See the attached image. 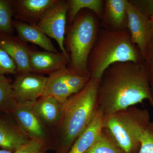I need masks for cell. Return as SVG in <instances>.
<instances>
[{
    "label": "cell",
    "instance_id": "ac0fdd59",
    "mask_svg": "<svg viewBox=\"0 0 153 153\" xmlns=\"http://www.w3.org/2000/svg\"><path fill=\"white\" fill-rule=\"evenodd\" d=\"M67 68V67L49 74L43 96H52L63 104L74 94L66 81Z\"/></svg>",
    "mask_w": 153,
    "mask_h": 153
},
{
    "label": "cell",
    "instance_id": "f1b7e54d",
    "mask_svg": "<svg viewBox=\"0 0 153 153\" xmlns=\"http://www.w3.org/2000/svg\"><path fill=\"white\" fill-rule=\"evenodd\" d=\"M151 21H152V23L153 25V17H152V18H151Z\"/></svg>",
    "mask_w": 153,
    "mask_h": 153
},
{
    "label": "cell",
    "instance_id": "e0dca14e",
    "mask_svg": "<svg viewBox=\"0 0 153 153\" xmlns=\"http://www.w3.org/2000/svg\"><path fill=\"white\" fill-rule=\"evenodd\" d=\"M103 116L98 107L90 123L76 139L68 153H84L90 147L103 128Z\"/></svg>",
    "mask_w": 153,
    "mask_h": 153
},
{
    "label": "cell",
    "instance_id": "52a82bcc",
    "mask_svg": "<svg viewBox=\"0 0 153 153\" xmlns=\"http://www.w3.org/2000/svg\"><path fill=\"white\" fill-rule=\"evenodd\" d=\"M68 8V1L58 0L36 26L49 38L55 39L61 52L69 56L64 46Z\"/></svg>",
    "mask_w": 153,
    "mask_h": 153
},
{
    "label": "cell",
    "instance_id": "cb8c5ba5",
    "mask_svg": "<svg viewBox=\"0 0 153 153\" xmlns=\"http://www.w3.org/2000/svg\"><path fill=\"white\" fill-rule=\"evenodd\" d=\"M138 153H153V123L152 122L143 131Z\"/></svg>",
    "mask_w": 153,
    "mask_h": 153
},
{
    "label": "cell",
    "instance_id": "d4e9b609",
    "mask_svg": "<svg viewBox=\"0 0 153 153\" xmlns=\"http://www.w3.org/2000/svg\"><path fill=\"white\" fill-rule=\"evenodd\" d=\"M17 74L16 64L8 54L0 47V75Z\"/></svg>",
    "mask_w": 153,
    "mask_h": 153
},
{
    "label": "cell",
    "instance_id": "6da1fadb",
    "mask_svg": "<svg viewBox=\"0 0 153 153\" xmlns=\"http://www.w3.org/2000/svg\"><path fill=\"white\" fill-rule=\"evenodd\" d=\"M117 62L105 70L98 90L99 107L108 114L148 100L153 97L144 63Z\"/></svg>",
    "mask_w": 153,
    "mask_h": 153
},
{
    "label": "cell",
    "instance_id": "7a4b0ae2",
    "mask_svg": "<svg viewBox=\"0 0 153 153\" xmlns=\"http://www.w3.org/2000/svg\"><path fill=\"white\" fill-rule=\"evenodd\" d=\"M100 82L91 76L81 90L63 103L60 121L53 133L55 153H68L90 123L99 107Z\"/></svg>",
    "mask_w": 153,
    "mask_h": 153
},
{
    "label": "cell",
    "instance_id": "2e32d148",
    "mask_svg": "<svg viewBox=\"0 0 153 153\" xmlns=\"http://www.w3.org/2000/svg\"><path fill=\"white\" fill-rule=\"evenodd\" d=\"M13 27L17 33V37L20 40L39 46L46 51L58 52L49 38L36 25H30L15 20Z\"/></svg>",
    "mask_w": 153,
    "mask_h": 153
},
{
    "label": "cell",
    "instance_id": "5bb4252c",
    "mask_svg": "<svg viewBox=\"0 0 153 153\" xmlns=\"http://www.w3.org/2000/svg\"><path fill=\"white\" fill-rule=\"evenodd\" d=\"M30 139L15 122L0 116V147L14 153Z\"/></svg>",
    "mask_w": 153,
    "mask_h": 153
},
{
    "label": "cell",
    "instance_id": "484cf974",
    "mask_svg": "<svg viewBox=\"0 0 153 153\" xmlns=\"http://www.w3.org/2000/svg\"><path fill=\"white\" fill-rule=\"evenodd\" d=\"M143 59L153 97V35L148 44Z\"/></svg>",
    "mask_w": 153,
    "mask_h": 153
},
{
    "label": "cell",
    "instance_id": "83f0119b",
    "mask_svg": "<svg viewBox=\"0 0 153 153\" xmlns=\"http://www.w3.org/2000/svg\"><path fill=\"white\" fill-rule=\"evenodd\" d=\"M0 153H13V152H10V151L7 150L3 149H0Z\"/></svg>",
    "mask_w": 153,
    "mask_h": 153
},
{
    "label": "cell",
    "instance_id": "4316f807",
    "mask_svg": "<svg viewBox=\"0 0 153 153\" xmlns=\"http://www.w3.org/2000/svg\"><path fill=\"white\" fill-rule=\"evenodd\" d=\"M130 1L137 8L150 19L153 17V0Z\"/></svg>",
    "mask_w": 153,
    "mask_h": 153
},
{
    "label": "cell",
    "instance_id": "7c38bea8",
    "mask_svg": "<svg viewBox=\"0 0 153 153\" xmlns=\"http://www.w3.org/2000/svg\"><path fill=\"white\" fill-rule=\"evenodd\" d=\"M0 47L13 61L16 66L18 74L33 72L30 63L31 48L27 43L13 35L0 34Z\"/></svg>",
    "mask_w": 153,
    "mask_h": 153
},
{
    "label": "cell",
    "instance_id": "8fae6325",
    "mask_svg": "<svg viewBox=\"0 0 153 153\" xmlns=\"http://www.w3.org/2000/svg\"><path fill=\"white\" fill-rule=\"evenodd\" d=\"M30 63L33 72L50 74L66 68L69 64V56L63 52L39 51L31 49Z\"/></svg>",
    "mask_w": 153,
    "mask_h": 153
},
{
    "label": "cell",
    "instance_id": "8992f818",
    "mask_svg": "<svg viewBox=\"0 0 153 153\" xmlns=\"http://www.w3.org/2000/svg\"><path fill=\"white\" fill-rule=\"evenodd\" d=\"M33 103H18L10 114L30 139L41 140L51 148L53 146V133L35 112Z\"/></svg>",
    "mask_w": 153,
    "mask_h": 153
},
{
    "label": "cell",
    "instance_id": "44dd1931",
    "mask_svg": "<svg viewBox=\"0 0 153 153\" xmlns=\"http://www.w3.org/2000/svg\"><path fill=\"white\" fill-rule=\"evenodd\" d=\"M12 83L10 78L0 75V112L10 113L18 104Z\"/></svg>",
    "mask_w": 153,
    "mask_h": 153
},
{
    "label": "cell",
    "instance_id": "603a6c76",
    "mask_svg": "<svg viewBox=\"0 0 153 153\" xmlns=\"http://www.w3.org/2000/svg\"><path fill=\"white\" fill-rule=\"evenodd\" d=\"M49 149L50 146L43 141L30 139L13 153H46Z\"/></svg>",
    "mask_w": 153,
    "mask_h": 153
},
{
    "label": "cell",
    "instance_id": "9c48e42d",
    "mask_svg": "<svg viewBox=\"0 0 153 153\" xmlns=\"http://www.w3.org/2000/svg\"><path fill=\"white\" fill-rule=\"evenodd\" d=\"M127 28L133 44L139 48L143 57L148 44L153 35L150 18L139 10L130 1L126 6Z\"/></svg>",
    "mask_w": 153,
    "mask_h": 153
},
{
    "label": "cell",
    "instance_id": "ffe728a7",
    "mask_svg": "<svg viewBox=\"0 0 153 153\" xmlns=\"http://www.w3.org/2000/svg\"><path fill=\"white\" fill-rule=\"evenodd\" d=\"M69 8L67 15L68 24H71L83 8L93 12L101 19L104 11V1L102 0H68Z\"/></svg>",
    "mask_w": 153,
    "mask_h": 153
},
{
    "label": "cell",
    "instance_id": "ba28073f",
    "mask_svg": "<svg viewBox=\"0 0 153 153\" xmlns=\"http://www.w3.org/2000/svg\"><path fill=\"white\" fill-rule=\"evenodd\" d=\"M12 83L18 103H33L43 96L48 76L34 72L19 73Z\"/></svg>",
    "mask_w": 153,
    "mask_h": 153
},
{
    "label": "cell",
    "instance_id": "5b68a950",
    "mask_svg": "<svg viewBox=\"0 0 153 153\" xmlns=\"http://www.w3.org/2000/svg\"><path fill=\"white\" fill-rule=\"evenodd\" d=\"M147 110L135 106L104 115L103 128L109 130L125 153H138L143 131L150 123Z\"/></svg>",
    "mask_w": 153,
    "mask_h": 153
},
{
    "label": "cell",
    "instance_id": "7402d4cb",
    "mask_svg": "<svg viewBox=\"0 0 153 153\" xmlns=\"http://www.w3.org/2000/svg\"><path fill=\"white\" fill-rule=\"evenodd\" d=\"M13 17L12 0H0V34L13 35Z\"/></svg>",
    "mask_w": 153,
    "mask_h": 153
},
{
    "label": "cell",
    "instance_id": "30bf717a",
    "mask_svg": "<svg viewBox=\"0 0 153 153\" xmlns=\"http://www.w3.org/2000/svg\"><path fill=\"white\" fill-rule=\"evenodd\" d=\"M58 0H12L16 20L36 25Z\"/></svg>",
    "mask_w": 153,
    "mask_h": 153
},
{
    "label": "cell",
    "instance_id": "4fadbf2b",
    "mask_svg": "<svg viewBox=\"0 0 153 153\" xmlns=\"http://www.w3.org/2000/svg\"><path fill=\"white\" fill-rule=\"evenodd\" d=\"M127 0L104 1V11L100 26L102 29L118 31L127 28Z\"/></svg>",
    "mask_w": 153,
    "mask_h": 153
},
{
    "label": "cell",
    "instance_id": "9a60e30c",
    "mask_svg": "<svg viewBox=\"0 0 153 153\" xmlns=\"http://www.w3.org/2000/svg\"><path fill=\"white\" fill-rule=\"evenodd\" d=\"M62 105L50 96H43L33 104V108L40 119L49 129L55 130L60 121Z\"/></svg>",
    "mask_w": 153,
    "mask_h": 153
},
{
    "label": "cell",
    "instance_id": "3957f363",
    "mask_svg": "<svg viewBox=\"0 0 153 153\" xmlns=\"http://www.w3.org/2000/svg\"><path fill=\"white\" fill-rule=\"evenodd\" d=\"M125 62H144L139 49L132 42L128 28L118 31L100 28L88 60V69L91 77L100 79L108 66Z\"/></svg>",
    "mask_w": 153,
    "mask_h": 153
},
{
    "label": "cell",
    "instance_id": "277c9868",
    "mask_svg": "<svg viewBox=\"0 0 153 153\" xmlns=\"http://www.w3.org/2000/svg\"><path fill=\"white\" fill-rule=\"evenodd\" d=\"M98 19L92 11L84 10L66 27L64 46L70 59L67 67L81 76L91 77L88 60L100 29Z\"/></svg>",
    "mask_w": 153,
    "mask_h": 153
},
{
    "label": "cell",
    "instance_id": "d6986e66",
    "mask_svg": "<svg viewBox=\"0 0 153 153\" xmlns=\"http://www.w3.org/2000/svg\"><path fill=\"white\" fill-rule=\"evenodd\" d=\"M84 153H125L108 129L102 128L90 147Z\"/></svg>",
    "mask_w": 153,
    "mask_h": 153
}]
</instances>
